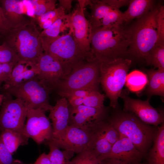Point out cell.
<instances>
[{"instance_id": "obj_1", "label": "cell", "mask_w": 164, "mask_h": 164, "mask_svg": "<svg viewBox=\"0 0 164 164\" xmlns=\"http://www.w3.org/2000/svg\"><path fill=\"white\" fill-rule=\"evenodd\" d=\"M131 43L128 26L92 28L90 46L95 58L100 62L127 57Z\"/></svg>"}, {"instance_id": "obj_2", "label": "cell", "mask_w": 164, "mask_h": 164, "mask_svg": "<svg viewBox=\"0 0 164 164\" xmlns=\"http://www.w3.org/2000/svg\"><path fill=\"white\" fill-rule=\"evenodd\" d=\"M41 37L44 52L59 62L66 77L79 66L96 59L91 52L79 46L70 30L67 33L56 37Z\"/></svg>"}, {"instance_id": "obj_3", "label": "cell", "mask_w": 164, "mask_h": 164, "mask_svg": "<svg viewBox=\"0 0 164 164\" xmlns=\"http://www.w3.org/2000/svg\"><path fill=\"white\" fill-rule=\"evenodd\" d=\"M161 3L128 26L131 43L128 50V58L144 62L155 45L158 39L157 16Z\"/></svg>"}, {"instance_id": "obj_4", "label": "cell", "mask_w": 164, "mask_h": 164, "mask_svg": "<svg viewBox=\"0 0 164 164\" xmlns=\"http://www.w3.org/2000/svg\"><path fill=\"white\" fill-rule=\"evenodd\" d=\"M33 19L12 29L3 38V42L16 54L20 60L36 65L44 52L40 36Z\"/></svg>"}, {"instance_id": "obj_5", "label": "cell", "mask_w": 164, "mask_h": 164, "mask_svg": "<svg viewBox=\"0 0 164 164\" xmlns=\"http://www.w3.org/2000/svg\"><path fill=\"white\" fill-rule=\"evenodd\" d=\"M108 120L120 135L128 138L145 157L157 129L144 123L132 113L123 111L116 112Z\"/></svg>"}, {"instance_id": "obj_6", "label": "cell", "mask_w": 164, "mask_h": 164, "mask_svg": "<svg viewBox=\"0 0 164 164\" xmlns=\"http://www.w3.org/2000/svg\"><path fill=\"white\" fill-rule=\"evenodd\" d=\"M132 63V60L127 57L100 62V84L110 100V106L113 108L117 106L118 99Z\"/></svg>"}, {"instance_id": "obj_7", "label": "cell", "mask_w": 164, "mask_h": 164, "mask_svg": "<svg viewBox=\"0 0 164 164\" xmlns=\"http://www.w3.org/2000/svg\"><path fill=\"white\" fill-rule=\"evenodd\" d=\"M100 62L95 59L73 70L56 84L57 93L77 90L99 91Z\"/></svg>"}, {"instance_id": "obj_8", "label": "cell", "mask_w": 164, "mask_h": 164, "mask_svg": "<svg viewBox=\"0 0 164 164\" xmlns=\"http://www.w3.org/2000/svg\"><path fill=\"white\" fill-rule=\"evenodd\" d=\"M51 87L36 77L4 91L20 99L28 109H40L46 112L52 108L49 102Z\"/></svg>"}, {"instance_id": "obj_9", "label": "cell", "mask_w": 164, "mask_h": 164, "mask_svg": "<svg viewBox=\"0 0 164 164\" xmlns=\"http://www.w3.org/2000/svg\"><path fill=\"white\" fill-rule=\"evenodd\" d=\"M0 110V132L5 129L22 133L28 109L19 99L4 93Z\"/></svg>"}, {"instance_id": "obj_10", "label": "cell", "mask_w": 164, "mask_h": 164, "mask_svg": "<svg viewBox=\"0 0 164 164\" xmlns=\"http://www.w3.org/2000/svg\"><path fill=\"white\" fill-rule=\"evenodd\" d=\"M94 127L84 129L69 125L60 133L52 135L48 141L59 149L78 154L87 146L93 135Z\"/></svg>"}, {"instance_id": "obj_11", "label": "cell", "mask_w": 164, "mask_h": 164, "mask_svg": "<svg viewBox=\"0 0 164 164\" xmlns=\"http://www.w3.org/2000/svg\"><path fill=\"white\" fill-rule=\"evenodd\" d=\"M46 111L40 109H28L27 121L22 133L40 144L50 140L53 135V128Z\"/></svg>"}, {"instance_id": "obj_12", "label": "cell", "mask_w": 164, "mask_h": 164, "mask_svg": "<svg viewBox=\"0 0 164 164\" xmlns=\"http://www.w3.org/2000/svg\"><path fill=\"white\" fill-rule=\"evenodd\" d=\"M120 97L123 100L125 112L132 113L147 124L156 127L164 123L163 112L153 108L150 104L149 99L143 101L135 99L122 92Z\"/></svg>"}, {"instance_id": "obj_13", "label": "cell", "mask_w": 164, "mask_h": 164, "mask_svg": "<svg viewBox=\"0 0 164 164\" xmlns=\"http://www.w3.org/2000/svg\"><path fill=\"white\" fill-rule=\"evenodd\" d=\"M69 125L90 129L106 118L107 111L104 107L95 108L81 105L74 107L69 105Z\"/></svg>"}, {"instance_id": "obj_14", "label": "cell", "mask_w": 164, "mask_h": 164, "mask_svg": "<svg viewBox=\"0 0 164 164\" xmlns=\"http://www.w3.org/2000/svg\"><path fill=\"white\" fill-rule=\"evenodd\" d=\"M84 9L78 4L73 13L70 14L69 30L79 46L84 50L91 52L90 43L92 27L85 17Z\"/></svg>"}, {"instance_id": "obj_15", "label": "cell", "mask_w": 164, "mask_h": 164, "mask_svg": "<svg viewBox=\"0 0 164 164\" xmlns=\"http://www.w3.org/2000/svg\"><path fill=\"white\" fill-rule=\"evenodd\" d=\"M36 66L38 71L36 77L50 86L53 91L58 82L66 77L59 62L45 52L40 56Z\"/></svg>"}, {"instance_id": "obj_16", "label": "cell", "mask_w": 164, "mask_h": 164, "mask_svg": "<svg viewBox=\"0 0 164 164\" xmlns=\"http://www.w3.org/2000/svg\"><path fill=\"white\" fill-rule=\"evenodd\" d=\"M144 157L128 138L120 135L119 139L112 145L110 151L98 158L101 161L107 159H114L125 164H129L141 162Z\"/></svg>"}, {"instance_id": "obj_17", "label": "cell", "mask_w": 164, "mask_h": 164, "mask_svg": "<svg viewBox=\"0 0 164 164\" xmlns=\"http://www.w3.org/2000/svg\"><path fill=\"white\" fill-rule=\"evenodd\" d=\"M50 111L49 118L52 122V135H56L69 125L70 112L67 99L62 97L58 100Z\"/></svg>"}, {"instance_id": "obj_18", "label": "cell", "mask_w": 164, "mask_h": 164, "mask_svg": "<svg viewBox=\"0 0 164 164\" xmlns=\"http://www.w3.org/2000/svg\"><path fill=\"white\" fill-rule=\"evenodd\" d=\"M0 2L4 15L12 29L25 24L32 18L24 14L22 0H1Z\"/></svg>"}, {"instance_id": "obj_19", "label": "cell", "mask_w": 164, "mask_h": 164, "mask_svg": "<svg viewBox=\"0 0 164 164\" xmlns=\"http://www.w3.org/2000/svg\"><path fill=\"white\" fill-rule=\"evenodd\" d=\"M156 4L153 0H132L129 6L124 13V23L127 25L135 19H138L152 9Z\"/></svg>"}, {"instance_id": "obj_20", "label": "cell", "mask_w": 164, "mask_h": 164, "mask_svg": "<svg viewBox=\"0 0 164 164\" xmlns=\"http://www.w3.org/2000/svg\"><path fill=\"white\" fill-rule=\"evenodd\" d=\"M153 142V145L146 155V162L144 163L164 164V123L157 126Z\"/></svg>"}, {"instance_id": "obj_21", "label": "cell", "mask_w": 164, "mask_h": 164, "mask_svg": "<svg viewBox=\"0 0 164 164\" xmlns=\"http://www.w3.org/2000/svg\"><path fill=\"white\" fill-rule=\"evenodd\" d=\"M148 79L146 94L149 99L152 96L164 97V70L145 69Z\"/></svg>"}, {"instance_id": "obj_22", "label": "cell", "mask_w": 164, "mask_h": 164, "mask_svg": "<svg viewBox=\"0 0 164 164\" xmlns=\"http://www.w3.org/2000/svg\"><path fill=\"white\" fill-rule=\"evenodd\" d=\"M0 138L12 155L20 146L27 145L29 138L21 133L9 129H5L1 132Z\"/></svg>"}, {"instance_id": "obj_23", "label": "cell", "mask_w": 164, "mask_h": 164, "mask_svg": "<svg viewBox=\"0 0 164 164\" xmlns=\"http://www.w3.org/2000/svg\"><path fill=\"white\" fill-rule=\"evenodd\" d=\"M98 123L94 126L93 135L87 147L98 157L108 152L112 145L105 138Z\"/></svg>"}, {"instance_id": "obj_24", "label": "cell", "mask_w": 164, "mask_h": 164, "mask_svg": "<svg viewBox=\"0 0 164 164\" xmlns=\"http://www.w3.org/2000/svg\"><path fill=\"white\" fill-rule=\"evenodd\" d=\"M88 5H90L91 9L89 21L92 28L101 26V21L104 16L111 11L115 9L104 0H88Z\"/></svg>"}, {"instance_id": "obj_25", "label": "cell", "mask_w": 164, "mask_h": 164, "mask_svg": "<svg viewBox=\"0 0 164 164\" xmlns=\"http://www.w3.org/2000/svg\"><path fill=\"white\" fill-rule=\"evenodd\" d=\"M147 83L146 74L140 70H135L128 74L125 84L131 91L138 93L144 88Z\"/></svg>"}, {"instance_id": "obj_26", "label": "cell", "mask_w": 164, "mask_h": 164, "mask_svg": "<svg viewBox=\"0 0 164 164\" xmlns=\"http://www.w3.org/2000/svg\"><path fill=\"white\" fill-rule=\"evenodd\" d=\"M46 143L48 146L50 152L48 155L51 164H70V159L74 153L64 150L61 151L60 149L50 141Z\"/></svg>"}, {"instance_id": "obj_27", "label": "cell", "mask_w": 164, "mask_h": 164, "mask_svg": "<svg viewBox=\"0 0 164 164\" xmlns=\"http://www.w3.org/2000/svg\"><path fill=\"white\" fill-rule=\"evenodd\" d=\"M70 14H66L58 19L48 28L43 30L41 33V36L54 37L64 32L70 28Z\"/></svg>"}, {"instance_id": "obj_28", "label": "cell", "mask_w": 164, "mask_h": 164, "mask_svg": "<svg viewBox=\"0 0 164 164\" xmlns=\"http://www.w3.org/2000/svg\"><path fill=\"white\" fill-rule=\"evenodd\" d=\"M144 62L148 65L164 70V45L156 44L146 57Z\"/></svg>"}, {"instance_id": "obj_29", "label": "cell", "mask_w": 164, "mask_h": 164, "mask_svg": "<svg viewBox=\"0 0 164 164\" xmlns=\"http://www.w3.org/2000/svg\"><path fill=\"white\" fill-rule=\"evenodd\" d=\"M66 14L65 11L60 7L48 12L43 15L33 18L35 22L43 30L49 27L59 18Z\"/></svg>"}, {"instance_id": "obj_30", "label": "cell", "mask_w": 164, "mask_h": 164, "mask_svg": "<svg viewBox=\"0 0 164 164\" xmlns=\"http://www.w3.org/2000/svg\"><path fill=\"white\" fill-rule=\"evenodd\" d=\"M38 71L36 65L25 71L15 77L9 80L4 82L2 88L4 91L14 86L20 84L36 77Z\"/></svg>"}, {"instance_id": "obj_31", "label": "cell", "mask_w": 164, "mask_h": 164, "mask_svg": "<svg viewBox=\"0 0 164 164\" xmlns=\"http://www.w3.org/2000/svg\"><path fill=\"white\" fill-rule=\"evenodd\" d=\"M32 8L35 17L41 16L56 8L55 0H28Z\"/></svg>"}, {"instance_id": "obj_32", "label": "cell", "mask_w": 164, "mask_h": 164, "mask_svg": "<svg viewBox=\"0 0 164 164\" xmlns=\"http://www.w3.org/2000/svg\"><path fill=\"white\" fill-rule=\"evenodd\" d=\"M71 160L70 164H100L101 161L87 146Z\"/></svg>"}, {"instance_id": "obj_33", "label": "cell", "mask_w": 164, "mask_h": 164, "mask_svg": "<svg viewBox=\"0 0 164 164\" xmlns=\"http://www.w3.org/2000/svg\"><path fill=\"white\" fill-rule=\"evenodd\" d=\"M123 14L119 9H113L108 12L103 18L101 26L110 27L124 24Z\"/></svg>"}, {"instance_id": "obj_34", "label": "cell", "mask_w": 164, "mask_h": 164, "mask_svg": "<svg viewBox=\"0 0 164 164\" xmlns=\"http://www.w3.org/2000/svg\"><path fill=\"white\" fill-rule=\"evenodd\" d=\"M98 125L105 138L112 145L119 139V134L108 120L101 121Z\"/></svg>"}, {"instance_id": "obj_35", "label": "cell", "mask_w": 164, "mask_h": 164, "mask_svg": "<svg viewBox=\"0 0 164 164\" xmlns=\"http://www.w3.org/2000/svg\"><path fill=\"white\" fill-rule=\"evenodd\" d=\"M104 95L100 91H92L84 98L83 105L92 108L104 107Z\"/></svg>"}, {"instance_id": "obj_36", "label": "cell", "mask_w": 164, "mask_h": 164, "mask_svg": "<svg viewBox=\"0 0 164 164\" xmlns=\"http://www.w3.org/2000/svg\"><path fill=\"white\" fill-rule=\"evenodd\" d=\"M20 60L15 53L3 42L0 45V63H17Z\"/></svg>"}, {"instance_id": "obj_37", "label": "cell", "mask_w": 164, "mask_h": 164, "mask_svg": "<svg viewBox=\"0 0 164 164\" xmlns=\"http://www.w3.org/2000/svg\"><path fill=\"white\" fill-rule=\"evenodd\" d=\"M158 37L156 45H164V6L160 4L157 16Z\"/></svg>"}, {"instance_id": "obj_38", "label": "cell", "mask_w": 164, "mask_h": 164, "mask_svg": "<svg viewBox=\"0 0 164 164\" xmlns=\"http://www.w3.org/2000/svg\"><path fill=\"white\" fill-rule=\"evenodd\" d=\"M0 164H23L20 161L13 157L12 154L5 146L0 138Z\"/></svg>"}, {"instance_id": "obj_39", "label": "cell", "mask_w": 164, "mask_h": 164, "mask_svg": "<svg viewBox=\"0 0 164 164\" xmlns=\"http://www.w3.org/2000/svg\"><path fill=\"white\" fill-rule=\"evenodd\" d=\"M16 63H0V89L2 84L9 78L12 70Z\"/></svg>"}, {"instance_id": "obj_40", "label": "cell", "mask_w": 164, "mask_h": 164, "mask_svg": "<svg viewBox=\"0 0 164 164\" xmlns=\"http://www.w3.org/2000/svg\"><path fill=\"white\" fill-rule=\"evenodd\" d=\"M35 66L24 61H19L13 67L8 80L15 77L25 71L32 68Z\"/></svg>"}, {"instance_id": "obj_41", "label": "cell", "mask_w": 164, "mask_h": 164, "mask_svg": "<svg viewBox=\"0 0 164 164\" xmlns=\"http://www.w3.org/2000/svg\"><path fill=\"white\" fill-rule=\"evenodd\" d=\"M12 29L4 15L0 2V37L3 38Z\"/></svg>"}, {"instance_id": "obj_42", "label": "cell", "mask_w": 164, "mask_h": 164, "mask_svg": "<svg viewBox=\"0 0 164 164\" xmlns=\"http://www.w3.org/2000/svg\"><path fill=\"white\" fill-rule=\"evenodd\" d=\"M92 91L84 90H77L70 91L60 92L57 94L62 97L67 99L72 97L84 98L89 95Z\"/></svg>"}, {"instance_id": "obj_43", "label": "cell", "mask_w": 164, "mask_h": 164, "mask_svg": "<svg viewBox=\"0 0 164 164\" xmlns=\"http://www.w3.org/2000/svg\"><path fill=\"white\" fill-rule=\"evenodd\" d=\"M108 5L115 9H119L122 6L128 5L129 1L127 0H104Z\"/></svg>"}, {"instance_id": "obj_44", "label": "cell", "mask_w": 164, "mask_h": 164, "mask_svg": "<svg viewBox=\"0 0 164 164\" xmlns=\"http://www.w3.org/2000/svg\"><path fill=\"white\" fill-rule=\"evenodd\" d=\"M84 98L72 97L69 98L68 101L69 105L71 107H77L83 105Z\"/></svg>"}, {"instance_id": "obj_45", "label": "cell", "mask_w": 164, "mask_h": 164, "mask_svg": "<svg viewBox=\"0 0 164 164\" xmlns=\"http://www.w3.org/2000/svg\"><path fill=\"white\" fill-rule=\"evenodd\" d=\"M33 164H51L48 155L44 153L41 154Z\"/></svg>"}, {"instance_id": "obj_46", "label": "cell", "mask_w": 164, "mask_h": 164, "mask_svg": "<svg viewBox=\"0 0 164 164\" xmlns=\"http://www.w3.org/2000/svg\"><path fill=\"white\" fill-rule=\"evenodd\" d=\"M60 6L62 7L65 11L69 12H70L71 8L72 0H59Z\"/></svg>"}, {"instance_id": "obj_47", "label": "cell", "mask_w": 164, "mask_h": 164, "mask_svg": "<svg viewBox=\"0 0 164 164\" xmlns=\"http://www.w3.org/2000/svg\"><path fill=\"white\" fill-rule=\"evenodd\" d=\"M100 164H125L122 161L114 159H107L101 161Z\"/></svg>"}, {"instance_id": "obj_48", "label": "cell", "mask_w": 164, "mask_h": 164, "mask_svg": "<svg viewBox=\"0 0 164 164\" xmlns=\"http://www.w3.org/2000/svg\"><path fill=\"white\" fill-rule=\"evenodd\" d=\"M4 95L0 93V106H1L4 99Z\"/></svg>"}, {"instance_id": "obj_49", "label": "cell", "mask_w": 164, "mask_h": 164, "mask_svg": "<svg viewBox=\"0 0 164 164\" xmlns=\"http://www.w3.org/2000/svg\"><path fill=\"white\" fill-rule=\"evenodd\" d=\"M129 164H145L144 163L141 162H137L134 163H130Z\"/></svg>"}]
</instances>
